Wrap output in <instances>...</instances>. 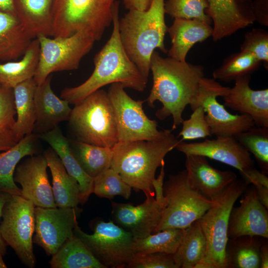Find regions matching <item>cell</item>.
Masks as SVG:
<instances>
[{
  "mask_svg": "<svg viewBox=\"0 0 268 268\" xmlns=\"http://www.w3.org/2000/svg\"><path fill=\"white\" fill-rule=\"evenodd\" d=\"M37 152V136L33 133L25 135L8 150L0 151V193L21 196V189L13 180L15 169L23 158Z\"/></svg>",
  "mask_w": 268,
  "mask_h": 268,
  "instance_id": "4316f807",
  "label": "cell"
},
{
  "mask_svg": "<svg viewBox=\"0 0 268 268\" xmlns=\"http://www.w3.org/2000/svg\"><path fill=\"white\" fill-rule=\"evenodd\" d=\"M132 189L111 167L94 178L93 193L100 198L110 200L116 196H121L128 199Z\"/></svg>",
  "mask_w": 268,
  "mask_h": 268,
  "instance_id": "74e56055",
  "label": "cell"
},
{
  "mask_svg": "<svg viewBox=\"0 0 268 268\" xmlns=\"http://www.w3.org/2000/svg\"><path fill=\"white\" fill-rule=\"evenodd\" d=\"M35 206L20 195H10L2 210L0 223L1 236L25 266L33 268L36 257L33 252Z\"/></svg>",
  "mask_w": 268,
  "mask_h": 268,
  "instance_id": "30bf717a",
  "label": "cell"
},
{
  "mask_svg": "<svg viewBox=\"0 0 268 268\" xmlns=\"http://www.w3.org/2000/svg\"><path fill=\"white\" fill-rule=\"evenodd\" d=\"M253 7L256 21L264 26H268V0H255Z\"/></svg>",
  "mask_w": 268,
  "mask_h": 268,
  "instance_id": "f6af8a7d",
  "label": "cell"
},
{
  "mask_svg": "<svg viewBox=\"0 0 268 268\" xmlns=\"http://www.w3.org/2000/svg\"><path fill=\"white\" fill-rule=\"evenodd\" d=\"M210 24L195 19L175 18L167 32L172 46L168 50V57L185 62L191 48L196 43L202 42L212 36Z\"/></svg>",
  "mask_w": 268,
  "mask_h": 268,
  "instance_id": "603a6c76",
  "label": "cell"
},
{
  "mask_svg": "<svg viewBox=\"0 0 268 268\" xmlns=\"http://www.w3.org/2000/svg\"><path fill=\"white\" fill-rule=\"evenodd\" d=\"M152 0H123L125 7L128 10H144L150 6Z\"/></svg>",
  "mask_w": 268,
  "mask_h": 268,
  "instance_id": "bcb514c9",
  "label": "cell"
},
{
  "mask_svg": "<svg viewBox=\"0 0 268 268\" xmlns=\"http://www.w3.org/2000/svg\"><path fill=\"white\" fill-rule=\"evenodd\" d=\"M93 228L94 233L88 234L77 224L73 233L106 268H126L134 255L132 234L112 220H97Z\"/></svg>",
  "mask_w": 268,
  "mask_h": 268,
  "instance_id": "8fae6325",
  "label": "cell"
},
{
  "mask_svg": "<svg viewBox=\"0 0 268 268\" xmlns=\"http://www.w3.org/2000/svg\"><path fill=\"white\" fill-rule=\"evenodd\" d=\"M186 229L168 228L134 240V254L165 253L174 254L176 251Z\"/></svg>",
  "mask_w": 268,
  "mask_h": 268,
  "instance_id": "e575fe53",
  "label": "cell"
},
{
  "mask_svg": "<svg viewBox=\"0 0 268 268\" xmlns=\"http://www.w3.org/2000/svg\"><path fill=\"white\" fill-rule=\"evenodd\" d=\"M206 240L198 220L186 228L173 258L178 268H196L204 256Z\"/></svg>",
  "mask_w": 268,
  "mask_h": 268,
  "instance_id": "1f68e13d",
  "label": "cell"
},
{
  "mask_svg": "<svg viewBox=\"0 0 268 268\" xmlns=\"http://www.w3.org/2000/svg\"><path fill=\"white\" fill-rule=\"evenodd\" d=\"M52 177V192L58 207H75L80 204V192L77 181L67 172L61 159L52 148L44 153Z\"/></svg>",
  "mask_w": 268,
  "mask_h": 268,
  "instance_id": "484cf974",
  "label": "cell"
},
{
  "mask_svg": "<svg viewBox=\"0 0 268 268\" xmlns=\"http://www.w3.org/2000/svg\"><path fill=\"white\" fill-rule=\"evenodd\" d=\"M40 137L56 152L68 174L77 181L80 192V204L85 203L93 193L94 178L87 175L77 161L71 151L69 139L58 126L41 134Z\"/></svg>",
  "mask_w": 268,
  "mask_h": 268,
  "instance_id": "d4e9b609",
  "label": "cell"
},
{
  "mask_svg": "<svg viewBox=\"0 0 268 268\" xmlns=\"http://www.w3.org/2000/svg\"><path fill=\"white\" fill-rule=\"evenodd\" d=\"M0 9L15 14L12 0H0Z\"/></svg>",
  "mask_w": 268,
  "mask_h": 268,
  "instance_id": "f907efd6",
  "label": "cell"
},
{
  "mask_svg": "<svg viewBox=\"0 0 268 268\" xmlns=\"http://www.w3.org/2000/svg\"><path fill=\"white\" fill-rule=\"evenodd\" d=\"M37 85L31 78L13 88L16 118L12 132L17 142L33 133L36 120L34 95Z\"/></svg>",
  "mask_w": 268,
  "mask_h": 268,
  "instance_id": "f1b7e54d",
  "label": "cell"
},
{
  "mask_svg": "<svg viewBox=\"0 0 268 268\" xmlns=\"http://www.w3.org/2000/svg\"><path fill=\"white\" fill-rule=\"evenodd\" d=\"M146 198L142 203L136 206L127 203H111L113 221L131 233L134 240L153 233L161 218L164 206L154 196Z\"/></svg>",
  "mask_w": 268,
  "mask_h": 268,
  "instance_id": "2e32d148",
  "label": "cell"
},
{
  "mask_svg": "<svg viewBox=\"0 0 268 268\" xmlns=\"http://www.w3.org/2000/svg\"></svg>",
  "mask_w": 268,
  "mask_h": 268,
  "instance_id": "f5cc1de1",
  "label": "cell"
},
{
  "mask_svg": "<svg viewBox=\"0 0 268 268\" xmlns=\"http://www.w3.org/2000/svg\"><path fill=\"white\" fill-rule=\"evenodd\" d=\"M15 15L32 39L53 37L54 0H12Z\"/></svg>",
  "mask_w": 268,
  "mask_h": 268,
  "instance_id": "cb8c5ba5",
  "label": "cell"
},
{
  "mask_svg": "<svg viewBox=\"0 0 268 268\" xmlns=\"http://www.w3.org/2000/svg\"><path fill=\"white\" fill-rule=\"evenodd\" d=\"M126 268H178L173 254L152 253L134 254Z\"/></svg>",
  "mask_w": 268,
  "mask_h": 268,
  "instance_id": "b9f144b4",
  "label": "cell"
},
{
  "mask_svg": "<svg viewBox=\"0 0 268 268\" xmlns=\"http://www.w3.org/2000/svg\"><path fill=\"white\" fill-rule=\"evenodd\" d=\"M120 83L111 84L107 92L116 122L118 141L152 140L164 136L171 130L159 131L156 120L150 119L143 109L142 100H134Z\"/></svg>",
  "mask_w": 268,
  "mask_h": 268,
  "instance_id": "7c38bea8",
  "label": "cell"
},
{
  "mask_svg": "<svg viewBox=\"0 0 268 268\" xmlns=\"http://www.w3.org/2000/svg\"><path fill=\"white\" fill-rule=\"evenodd\" d=\"M17 142L12 131L0 134V151L8 150Z\"/></svg>",
  "mask_w": 268,
  "mask_h": 268,
  "instance_id": "7dc6e473",
  "label": "cell"
},
{
  "mask_svg": "<svg viewBox=\"0 0 268 268\" xmlns=\"http://www.w3.org/2000/svg\"><path fill=\"white\" fill-rule=\"evenodd\" d=\"M243 180L248 185L252 184L262 203L268 208V178L266 173L254 167L239 172Z\"/></svg>",
  "mask_w": 268,
  "mask_h": 268,
  "instance_id": "ee69618b",
  "label": "cell"
},
{
  "mask_svg": "<svg viewBox=\"0 0 268 268\" xmlns=\"http://www.w3.org/2000/svg\"><path fill=\"white\" fill-rule=\"evenodd\" d=\"M205 13L213 23L212 37L216 42L256 21L251 0H207Z\"/></svg>",
  "mask_w": 268,
  "mask_h": 268,
  "instance_id": "d6986e66",
  "label": "cell"
},
{
  "mask_svg": "<svg viewBox=\"0 0 268 268\" xmlns=\"http://www.w3.org/2000/svg\"><path fill=\"white\" fill-rule=\"evenodd\" d=\"M81 209L75 207H43L35 206V235L33 243L52 256L73 235L78 224L77 216Z\"/></svg>",
  "mask_w": 268,
  "mask_h": 268,
  "instance_id": "5bb4252c",
  "label": "cell"
},
{
  "mask_svg": "<svg viewBox=\"0 0 268 268\" xmlns=\"http://www.w3.org/2000/svg\"><path fill=\"white\" fill-rule=\"evenodd\" d=\"M119 1L116 0L113 10L111 35L93 59L94 69L91 75L81 84L67 87L61 98L75 105L101 87L120 83L125 88L142 92L146 87L147 78L140 71L127 55L122 44L119 30Z\"/></svg>",
  "mask_w": 268,
  "mask_h": 268,
  "instance_id": "7a4b0ae2",
  "label": "cell"
},
{
  "mask_svg": "<svg viewBox=\"0 0 268 268\" xmlns=\"http://www.w3.org/2000/svg\"><path fill=\"white\" fill-rule=\"evenodd\" d=\"M247 186L243 180L237 179L213 200L212 206L198 219L205 238L206 249L196 268H226L229 216Z\"/></svg>",
  "mask_w": 268,
  "mask_h": 268,
  "instance_id": "52a82bcc",
  "label": "cell"
},
{
  "mask_svg": "<svg viewBox=\"0 0 268 268\" xmlns=\"http://www.w3.org/2000/svg\"><path fill=\"white\" fill-rule=\"evenodd\" d=\"M258 237L243 236L229 239L226 248V268H260L263 242Z\"/></svg>",
  "mask_w": 268,
  "mask_h": 268,
  "instance_id": "d6a6232c",
  "label": "cell"
},
{
  "mask_svg": "<svg viewBox=\"0 0 268 268\" xmlns=\"http://www.w3.org/2000/svg\"><path fill=\"white\" fill-rule=\"evenodd\" d=\"M250 80L251 75H247L235 80L223 97L224 106L250 116L257 127L268 128V89H252Z\"/></svg>",
  "mask_w": 268,
  "mask_h": 268,
  "instance_id": "ffe728a7",
  "label": "cell"
},
{
  "mask_svg": "<svg viewBox=\"0 0 268 268\" xmlns=\"http://www.w3.org/2000/svg\"><path fill=\"white\" fill-rule=\"evenodd\" d=\"M37 38L39 54L33 77L37 85L42 83L53 72L77 69L95 42L84 31L66 37L39 35Z\"/></svg>",
  "mask_w": 268,
  "mask_h": 268,
  "instance_id": "9c48e42d",
  "label": "cell"
},
{
  "mask_svg": "<svg viewBox=\"0 0 268 268\" xmlns=\"http://www.w3.org/2000/svg\"><path fill=\"white\" fill-rule=\"evenodd\" d=\"M39 54V43L35 38L32 40L20 61L0 63V85L13 89L22 82L33 78Z\"/></svg>",
  "mask_w": 268,
  "mask_h": 268,
  "instance_id": "4dcf8cb0",
  "label": "cell"
},
{
  "mask_svg": "<svg viewBox=\"0 0 268 268\" xmlns=\"http://www.w3.org/2000/svg\"><path fill=\"white\" fill-rule=\"evenodd\" d=\"M32 40L14 14L0 9V61L22 57Z\"/></svg>",
  "mask_w": 268,
  "mask_h": 268,
  "instance_id": "83f0119b",
  "label": "cell"
},
{
  "mask_svg": "<svg viewBox=\"0 0 268 268\" xmlns=\"http://www.w3.org/2000/svg\"><path fill=\"white\" fill-rule=\"evenodd\" d=\"M117 0H54L52 37L84 31L100 40L113 19Z\"/></svg>",
  "mask_w": 268,
  "mask_h": 268,
  "instance_id": "8992f818",
  "label": "cell"
},
{
  "mask_svg": "<svg viewBox=\"0 0 268 268\" xmlns=\"http://www.w3.org/2000/svg\"><path fill=\"white\" fill-rule=\"evenodd\" d=\"M175 148L185 155L203 156L234 167L239 172L254 165L251 154L234 136H217L197 142L180 140Z\"/></svg>",
  "mask_w": 268,
  "mask_h": 268,
  "instance_id": "e0dca14e",
  "label": "cell"
},
{
  "mask_svg": "<svg viewBox=\"0 0 268 268\" xmlns=\"http://www.w3.org/2000/svg\"><path fill=\"white\" fill-rule=\"evenodd\" d=\"M245 191L240 201V205L233 207L231 210L227 233L228 239L243 236L267 239L268 208L259 200L254 187Z\"/></svg>",
  "mask_w": 268,
  "mask_h": 268,
  "instance_id": "ac0fdd59",
  "label": "cell"
},
{
  "mask_svg": "<svg viewBox=\"0 0 268 268\" xmlns=\"http://www.w3.org/2000/svg\"><path fill=\"white\" fill-rule=\"evenodd\" d=\"M68 125L76 140L113 147L118 142L113 108L107 92L99 89L74 105Z\"/></svg>",
  "mask_w": 268,
  "mask_h": 268,
  "instance_id": "5b68a950",
  "label": "cell"
},
{
  "mask_svg": "<svg viewBox=\"0 0 268 268\" xmlns=\"http://www.w3.org/2000/svg\"><path fill=\"white\" fill-rule=\"evenodd\" d=\"M172 131L155 140L118 141L113 147L111 167L135 191H143L146 197L155 196L153 182L156 171L180 141Z\"/></svg>",
  "mask_w": 268,
  "mask_h": 268,
  "instance_id": "3957f363",
  "label": "cell"
},
{
  "mask_svg": "<svg viewBox=\"0 0 268 268\" xmlns=\"http://www.w3.org/2000/svg\"><path fill=\"white\" fill-rule=\"evenodd\" d=\"M163 190L166 205L154 233L168 228L186 229L199 219L213 203V200L192 186L186 169L170 175L163 184Z\"/></svg>",
  "mask_w": 268,
  "mask_h": 268,
  "instance_id": "ba28073f",
  "label": "cell"
},
{
  "mask_svg": "<svg viewBox=\"0 0 268 268\" xmlns=\"http://www.w3.org/2000/svg\"><path fill=\"white\" fill-rule=\"evenodd\" d=\"M208 6L207 0H166L164 11L174 18L195 19L211 24L212 20L205 12Z\"/></svg>",
  "mask_w": 268,
  "mask_h": 268,
  "instance_id": "f35d334b",
  "label": "cell"
},
{
  "mask_svg": "<svg viewBox=\"0 0 268 268\" xmlns=\"http://www.w3.org/2000/svg\"><path fill=\"white\" fill-rule=\"evenodd\" d=\"M192 111L190 118L183 120L181 124L182 128L177 136L182 137L180 141L204 138L212 135L204 109L199 106Z\"/></svg>",
  "mask_w": 268,
  "mask_h": 268,
  "instance_id": "ab89813d",
  "label": "cell"
},
{
  "mask_svg": "<svg viewBox=\"0 0 268 268\" xmlns=\"http://www.w3.org/2000/svg\"><path fill=\"white\" fill-rule=\"evenodd\" d=\"M10 194L6 193H0V219L1 217L2 210L3 205ZM7 244L3 240L0 231V255L2 256L6 254Z\"/></svg>",
  "mask_w": 268,
  "mask_h": 268,
  "instance_id": "c3c4849f",
  "label": "cell"
},
{
  "mask_svg": "<svg viewBox=\"0 0 268 268\" xmlns=\"http://www.w3.org/2000/svg\"><path fill=\"white\" fill-rule=\"evenodd\" d=\"M52 75L37 85L34 95L36 120L33 133L40 135L67 121L71 109L66 100L59 98L51 87Z\"/></svg>",
  "mask_w": 268,
  "mask_h": 268,
  "instance_id": "7402d4cb",
  "label": "cell"
},
{
  "mask_svg": "<svg viewBox=\"0 0 268 268\" xmlns=\"http://www.w3.org/2000/svg\"><path fill=\"white\" fill-rule=\"evenodd\" d=\"M71 151L84 172L94 178L111 167L113 147L96 146L76 139H69Z\"/></svg>",
  "mask_w": 268,
  "mask_h": 268,
  "instance_id": "836d02e7",
  "label": "cell"
},
{
  "mask_svg": "<svg viewBox=\"0 0 268 268\" xmlns=\"http://www.w3.org/2000/svg\"><path fill=\"white\" fill-rule=\"evenodd\" d=\"M241 51L250 53L261 62L268 64V32L261 28H253L246 33Z\"/></svg>",
  "mask_w": 268,
  "mask_h": 268,
  "instance_id": "60d3db41",
  "label": "cell"
},
{
  "mask_svg": "<svg viewBox=\"0 0 268 268\" xmlns=\"http://www.w3.org/2000/svg\"><path fill=\"white\" fill-rule=\"evenodd\" d=\"M2 257V255H0V268H6L7 267L4 263Z\"/></svg>",
  "mask_w": 268,
  "mask_h": 268,
  "instance_id": "816d5d0a",
  "label": "cell"
},
{
  "mask_svg": "<svg viewBox=\"0 0 268 268\" xmlns=\"http://www.w3.org/2000/svg\"><path fill=\"white\" fill-rule=\"evenodd\" d=\"M49 264L52 268H106L74 235L52 256Z\"/></svg>",
  "mask_w": 268,
  "mask_h": 268,
  "instance_id": "f546056e",
  "label": "cell"
},
{
  "mask_svg": "<svg viewBox=\"0 0 268 268\" xmlns=\"http://www.w3.org/2000/svg\"><path fill=\"white\" fill-rule=\"evenodd\" d=\"M165 0H152L144 10L130 9L119 20L122 44L127 55L146 78L150 70V59L159 49L168 50L164 38L168 27L165 21Z\"/></svg>",
  "mask_w": 268,
  "mask_h": 268,
  "instance_id": "277c9868",
  "label": "cell"
},
{
  "mask_svg": "<svg viewBox=\"0 0 268 268\" xmlns=\"http://www.w3.org/2000/svg\"><path fill=\"white\" fill-rule=\"evenodd\" d=\"M261 62L254 55L246 51L233 54L226 58L222 65L213 70V79L230 82L257 70Z\"/></svg>",
  "mask_w": 268,
  "mask_h": 268,
  "instance_id": "d590c367",
  "label": "cell"
},
{
  "mask_svg": "<svg viewBox=\"0 0 268 268\" xmlns=\"http://www.w3.org/2000/svg\"><path fill=\"white\" fill-rule=\"evenodd\" d=\"M234 137L255 156L266 173L268 170V128L254 126Z\"/></svg>",
  "mask_w": 268,
  "mask_h": 268,
  "instance_id": "8d00e7d4",
  "label": "cell"
},
{
  "mask_svg": "<svg viewBox=\"0 0 268 268\" xmlns=\"http://www.w3.org/2000/svg\"><path fill=\"white\" fill-rule=\"evenodd\" d=\"M16 110L13 89L0 86V134L11 132Z\"/></svg>",
  "mask_w": 268,
  "mask_h": 268,
  "instance_id": "7bdbcfd3",
  "label": "cell"
},
{
  "mask_svg": "<svg viewBox=\"0 0 268 268\" xmlns=\"http://www.w3.org/2000/svg\"><path fill=\"white\" fill-rule=\"evenodd\" d=\"M150 66L153 84L144 101L151 107H154L156 101L160 102L162 106L156 111V117L163 120L172 116L171 130H175L182 124L183 112L197 92L204 77V68L169 57L163 58L156 51L151 55Z\"/></svg>",
  "mask_w": 268,
  "mask_h": 268,
  "instance_id": "6da1fadb",
  "label": "cell"
},
{
  "mask_svg": "<svg viewBox=\"0 0 268 268\" xmlns=\"http://www.w3.org/2000/svg\"><path fill=\"white\" fill-rule=\"evenodd\" d=\"M229 89L213 78L204 76L189 105L192 110L199 106L204 109L211 134L216 137L235 136L255 126L250 116L232 114L217 101V97L224 96Z\"/></svg>",
  "mask_w": 268,
  "mask_h": 268,
  "instance_id": "4fadbf2b",
  "label": "cell"
},
{
  "mask_svg": "<svg viewBox=\"0 0 268 268\" xmlns=\"http://www.w3.org/2000/svg\"><path fill=\"white\" fill-rule=\"evenodd\" d=\"M47 167L43 154L30 156L17 164L13 180L22 187L21 196L35 206L56 207Z\"/></svg>",
  "mask_w": 268,
  "mask_h": 268,
  "instance_id": "9a60e30c",
  "label": "cell"
},
{
  "mask_svg": "<svg viewBox=\"0 0 268 268\" xmlns=\"http://www.w3.org/2000/svg\"><path fill=\"white\" fill-rule=\"evenodd\" d=\"M260 268H268V243L264 242L262 243L260 248Z\"/></svg>",
  "mask_w": 268,
  "mask_h": 268,
  "instance_id": "681fc988",
  "label": "cell"
},
{
  "mask_svg": "<svg viewBox=\"0 0 268 268\" xmlns=\"http://www.w3.org/2000/svg\"><path fill=\"white\" fill-rule=\"evenodd\" d=\"M186 157V170L190 184L208 199L213 200L237 179L233 172L211 166L204 156L191 154Z\"/></svg>",
  "mask_w": 268,
  "mask_h": 268,
  "instance_id": "44dd1931",
  "label": "cell"
}]
</instances>
